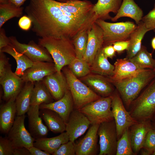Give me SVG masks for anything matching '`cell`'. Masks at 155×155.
Segmentation results:
<instances>
[{
    "instance_id": "cell-7",
    "label": "cell",
    "mask_w": 155,
    "mask_h": 155,
    "mask_svg": "<svg viewBox=\"0 0 155 155\" xmlns=\"http://www.w3.org/2000/svg\"><path fill=\"white\" fill-rule=\"evenodd\" d=\"M111 96L101 97L78 110L88 118L91 125H100L114 120Z\"/></svg>"
},
{
    "instance_id": "cell-17",
    "label": "cell",
    "mask_w": 155,
    "mask_h": 155,
    "mask_svg": "<svg viewBox=\"0 0 155 155\" xmlns=\"http://www.w3.org/2000/svg\"><path fill=\"white\" fill-rule=\"evenodd\" d=\"M152 128L151 120L137 121L129 128L133 151L138 154L143 147L149 131Z\"/></svg>"
},
{
    "instance_id": "cell-23",
    "label": "cell",
    "mask_w": 155,
    "mask_h": 155,
    "mask_svg": "<svg viewBox=\"0 0 155 155\" xmlns=\"http://www.w3.org/2000/svg\"><path fill=\"white\" fill-rule=\"evenodd\" d=\"M16 98H13L1 105L0 107V130L7 134L14 122L16 115Z\"/></svg>"
},
{
    "instance_id": "cell-10",
    "label": "cell",
    "mask_w": 155,
    "mask_h": 155,
    "mask_svg": "<svg viewBox=\"0 0 155 155\" xmlns=\"http://www.w3.org/2000/svg\"><path fill=\"white\" fill-rule=\"evenodd\" d=\"M12 45L18 52L24 54L34 62L37 61L53 62L48 50L42 45L31 40L27 44L20 43L15 36L9 37Z\"/></svg>"
},
{
    "instance_id": "cell-1",
    "label": "cell",
    "mask_w": 155,
    "mask_h": 155,
    "mask_svg": "<svg viewBox=\"0 0 155 155\" xmlns=\"http://www.w3.org/2000/svg\"><path fill=\"white\" fill-rule=\"evenodd\" d=\"M87 0L62 2L54 0H30L25 11L32 22V31L40 38L71 39L88 29L98 19Z\"/></svg>"
},
{
    "instance_id": "cell-49",
    "label": "cell",
    "mask_w": 155,
    "mask_h": 155,
    "mask_svg": "<svg viewBox=\"0 0 155 155\" xmlns=\"http://www.w3.org/2000/svg\"><path fill=\"white\" fill-rule=\"evenodd\" d=\"M26 0H9L8 2L17 7H20Z\"/></svg>"
},
{
    "instance_id": "cell-21",
    "label": "cell",
    "mask_w": 155,
    "mask_h": 155,
    "mask_svg": "<svg viewBox=\"0 0 155 155\" xmlns=\"http://www.w3.org/2000/svg\"><path fill=\"white\" fill-rule=\"evenodd\" d=\"M40 109L39 105H31L27 112L29 132L35 140L46 137L49 131L42 122Z\"/></svg>"
},
{
    "instance_id": "cell-19",
    "label": "cell",
    "mask_w": 155,
    "mask_h": 155,
    "mask_svg": "<svg viewBox=\"0 0 155 155\" xmlns=\"http://www.w3.org/2000/svg\"><path fill=\"white\" fill-rule=\"evenodd\" d=\"M114 65L113 74L111 76L106 77L111 83L131 77L144 69L139 68L127 57L117 59Z\"/></svg>"
},
{
    "instance_id": "cell-16",
    "label": "cell",
    "mask_w": 155,
    "mask_h": 155,
    "mask_svg": "<svg viewBox=\"0 0 155 155\" xmlns=\"http://www.w3.org/2000/svg\"><path fill=\"white\" fill-rule=\"evenodd\" d=\"M57 71L53 62L37 61L27 69L21 77L24 82L42 81L46 76Z\"/></svg>"
},
{
    "instance_id": "cell-33",
    "label": "cell",
    "mask_w": 155,
    "mask_h": 155,
    "mask_svg": "<svg viewBox=\"0 0 155 155\" xmlns=\"http://www.w3.org/2000/svg\"><path fill=\"white\" fill-rule=\"evenodd\" d=\"M129 59L140 69H153L154 68V60L152 57V54L149 52L144 46L142 45L136 54Z\"/></svg>"
},
{
    "instance_id": "cell-4",
    "label": "cell",
    "mask_w": 155,
    "mask_h": 155,
    "mask_svg": "<svg viewBox=\"0 0 155 155\" xmlns=\"http://www.w3.org/2000/svg\"><path fill=\"white\" fill-rule=\"evenodd\" d=\"M128 111L137 121L152 119L155 114V78L132 102Z\"/></svg>"
},
{
    "instance_id": "cell-15",
    "label": "cell",
    "mask_w": 155,
    "mask_h": 155,
    "mask_svg": "<svg viewBox=\"0 0 155 155\" xmlns=\"http://www.w3.org/2000/svg\"><path fill=\"white\" fill-rule=\"evenodd\" d=\"M80 80L101 97L111 96L115 90L107 77L99 74L90 73Z\"/></svg>"
},
{
    "instance_id": "cell-30",
    "label": "cell",
    "mask_w": 155,
    "mask_h": 155,
    "mask_svg": "<svg viewBox=\"0 0 155 155\" xmlns=\"http://www.w3.org/2000/svg\"><path fill=\"white\" fill-rule=\"evenodd\" d=\"M34 83L28 82L25 83L15 100L17 116L25 115L28 112L30 105L32 91Z\"/></svg>"
},
{
    "instance_id": "cell-18",
    "label": "cell",
    "mask_w": 155,
    "mask_h": 155,
    "mask_svg": "<svg viewBox=\"0 0 155 155\" xmlns=\"http://www.w3.org/2000/svg\"><path fill=\"white\" fill-rule=\"evenodd\" d=\"M24 82L21 77L13 72L11 69L0 77V84L3 91V99L6 102L16 98L22 89Z\"/></svg>"
},
{
    "instance_id": "cell-45",
    "label": "cell",
    "mask_w": 155,
    "mask_h": 155,
    "mask_svg": "<svg viewBox=\"0 0 155 155\" xmlns=\"http://www.w3.org/2000/svg\"><path fill=\"white\" fill-rule=\"evenodd\" d=\"M11 44L9 37L7 36L4 29L0 28V50Z\"/></svg>"
},
{
    "instance_id": "cell-48",
    "label": "cell",
    "mask_w": 155,
    "mask_h": 155,
    "mask_svg": "<svg viewBox=\"0 0 155 155\" xmlns=\"http://www.w3.org/2000/svg\"><path fill=\"white\" fill-rule=\"evenodd\" d=\"M13 155H31V154L26 148L23 147L15 148Z\"/></svg>"
},
{
    "instance_id": "cell-50",
    "label": "cell",
    "mask_w": 155,
    "mask_h": 155,
    "mask_svg": "<svg viewBox=\"0 0 155 155\" xmlns=\"http://www.w3.org/2000/svg\"><path fill=\"white\" fill-rule=\"evenodd\" d=\"M152 128L155 129V114L151 119Z\"/></svg>"
},
{
    "instance_id": "cell-8",
    "label": "cell",
    "mask_w": 155,
    "mask_h": 155,
    "mask_svg": "<svg viewBox=\"0 0 155 155\" xmlns=\"http://www.w3.org/2000/svg\"><path fill=\"white\" fill-rule=\"evenodd\" d=\"M97 134L99 138L98 155H116L118 136L114 120L100 124Z\"/></svg>"
},
{
    "instance_id": "cell-54",
    "label": "cell",
    "mask_w": 155,
    "mask_h": 155,
    "mask_svg": "<svg viewBox=\"0 0 155 155\" xmlns=\"http://www.w3.org/2000/svg\"><path fill=\"white\" fill-rule=\"evenodd\" d=\"M154 68L153 70L155 74V58L154 59Z\"/></svg>"
},
{
    "instance_id": "cell-25",
    "label": "cell",
    "mask_w": 155,
    "mask_h": 155,
    "mask_svg": "<svg viewBox=\"0 0 155 155\" xmlns=\"http://www.w3.org/2000/svg\"><path fill=\"white\" fill-rule=\"evenodd\" d=\"M69 141V135L65 131L55 137L35 140L33 146L53 154L61 145Z\"/></svg>"
},
{
    "instance_id": "cell-42",
    "label": "cell",
    "mask_w": 155,
    "mask_h": 155,
    "mask_svg": "<svg viewBox=\"0 0 155 155\" xmlns=\"http://www.w3.org/2000/svg\"><path fill=\"white\" fill-rule=\"evenodd\" d=\"M9 60V58L7 57L4 53L0 52V77L3 75L11 69Z\"/></svg>"
},
{
    "instance_id": "cell-27",
    "label": "cell",
    "mask_w": 155,
    "mask_h": 155,
    "mask_svg": "<svg viewBox=\"0 0 155 155\" xmlns=\"http://www.w3.org/2000/svg\"><path fill=\"white\" fill-rule=\"evenodd\" d=\"M122 1V0H98L94 4L93 10L98 19L111 20L112 17L109 13H117Z\"/></svg>"
},
{
    "instance_id": "cell-35",
    "label": "cell",
    "mask_w": 155,
    "mask_h": 155,
    "mask_svg": "<svg viewBox=\"0 0 155 155\" xmlns=\"http://www.w3.org/2000/svg\"><path fill=\"white\" fill-rule=\"evenodd\" d=\"M88 29L80 32L72 39L77 58L83 59L84 55L87 44Z\"/></svg>"
},
{
    "instance_id": "cell-47",
    "label": "cell",
    "mask_w": 155,
    "mask_h": 155,
    "mask_svg": "<svg viewBox=\"0 0 155 155\" xmlns=\"http://www.w3.org/2000/svg\"><path fill=\"white\" fill-rule=\"evenodd\" d=\"M31 155H50L48 152L34 146L27 148Z\"/></svg>"
},
{
    "instance_id": "cell-55",
    "label": "cell",
    "mask_w": 155,
    "mask_h": 155,
    "mask_svg": "<svg viewBox=\"0 0 155 155\" xmlns=\"http://www.w3.org/2000/svg\"><path fill=\"white\" fill-rule=\"evenodd\" d=\"M152 155H155V149L154 150V151H153Z\"/></svg>"
},
{
    "instance_id": "cell-29",
    "label": "cell",
    "mask_w": 155,
    "mask_h": 155,
    "mask_svg": "<svg viewBox=\"0 0 155 155\" xmlns=\"http://www.w3.org/2000/svg\"><path fill=\"white\" fill-rule=\"evenodd\" d=\"M91 73L106 77L111 76L114 69L102 50V47L99 51L90 65Z\"/></svg>"
},
{
    "instance_id": "cell-28",
    "label": "cell",
    "mask_w": 155,
    "mask_h": 155,
    "mask_svg": "<svg viewBox=\"0 0 155 155\" xmlns=\"http://www.w3.org/2000/svg\"><path fill=\"white\" fill-rule=\"evenodd\" d=\"M136 28L131 34L129 40V44L127 51L126 57L130 59L135 55L142 46V40L146 33L150 31L144 23L141 21Z\"/></svg>"
},
{
    "instance_id": "cell-6",
    "label": "cell",
    "mask_w": 155,
    "mask_h": 155,
    "mask_svg": "<svg viewBox=\"0 0 155 155\" xmlns=\"http://www.w3.org/2000/svg\"><path fill=\"white\" fill-rule=\"evenodd\" d=\"M95 22L103 32V46L112 44L116 42L129 40L131 34L137 26L133 22L129 21L110 23L98 19Z\"/></svg>"
},
{
    "instance_id": "cell-14",
    "label": "cell",
    "mask_w": 155,
    "mask_h": 155,
    "mask_svg": "<svg viewBox=\"0 0 155 155\" xmlns=\"http://www.w3.org/2000/svg\"><path fill=\"white\" fill-rule=\"evenodd\" d=\"M100 125H92L85 136L75 143L76 155H96L98 154V130Z\"/></svg>"
},
{
    "instance_id": "cell-51",
    "label": "cell",
    "mask_w": 155,
    "mask_h": 155,
    "mask_svg": "<svg viewBox=\"0 0 155 155\" xmlns=\"http://www.w3.org/2000/svg\"><path fill=\"white\" fill-rule=\"evenodd\" d=\"M151 46L153 49L155 50V37L152 40Z\"/></svg>"
},
{
    "instance_id": "cell-5",
    "label": "cell",
    "mask_w": 155,
    "mask_h": 155,
    "mask_svg": "<svg viewBox=\"0 0 155 155\" xmlns=\"http://www.w3.org/2000/svg\"><path fill=\"white\" fill-rule=\"evenodd\" d=\"M62 70L73 98L74 109L78 110L101 97L76 77L68 67H64Z\"/></svg>"
},
{
    "instance_id": "cell-32",
    "label": "cell",
    "mask_w": 155,
    "mask_h": 155,
    "mask_svg": "<svg viewBox=\"0 0 155 155\" xmlns=\"http://www.w3.org/2000/svg\"><path fill=\"white\" fill-rule=\"evenodd\" d=\"M52 96L42 81L34 83L30 100V105L49 104L53 102Z\"/></svg>"
},
{
    "instance_id": "cell-24",
    "label": "cell",
    "mask_w": 155,
    "mask_h": 155,
    "mask_svg": "<svg viewBox=\"0 0 155 155\" xmlns=\"http://www.w3.org/2000/svg\"><path fill=\"white\" fill-rule=\"evenodd\" d=\"M143 12L134 0H122L116 15L111 20L115 22L121 17H127L133 19L138 25L142 21Z\"/></svg>"
},
{
    "instance_id": "cell-37",
    "label": "cell",
    "mask_w": 155,
    "mask_h": 155,
    "mask_svg": "<svg viewBox=\"0 0 155 155\" xmlns=\"http://www.w3.org/2000/svg\"><path fill=\"white\" fill-rule=\"evenodd\" d=\"M116 155H135L132 148L129 128L118 140Z\"/></svg>"
},
{
    "instance_id": "cell-43",
    "label": "cell",
    "mask_w": 155,
    "mask_h": 155,
    "mask_svg": "<svg viewBox=\"0 0 155 155\" xmlns=\"http://www.w3.org/2000/svg\"><path fill=\"white\" fill-rule=\"evenodd\" d=\"M129 44V40L116 42L112 44L116 52L118 54L121 53L125 50H127Z\"/></svg>"
},
{
    "instance_id": "cell-31",
    "label": "cell",
    "mask_w": 155,
    "mask_h": 155,
    "mask_svg": "<svg viewBox=\"0 0 155 155\" xmlns=\"http://www.w3.org/2000/svg\"><path fill=\"white\" fill-rule=\"evenodd\" d=\"M0 52L7 53L15 60L17 67L15 73L21 77L24 72L31 67L34 62L24 54L17 51L11 44L0 50Z\"/></svg>"
},
{
    "instance_id": "cell-53",
    "label": "cell",
    "mask_w": 155,
    "mask_h": 155,
    "mask_svg": "<svg viewBox=\"0 0 155 155\" xmlns=\"http://www.w3.org/2000/svg\"><path fill=\"white\" fill-rule=\"evenodd\" d=\"M58 1L62 2H66L74 0H57Z\"/></svg>"
},
{
    "instance_id": "cell-38",
    "label": "cell",
    "mask_w": 155,
    "mask_h": 155,
    "mask_svg": "<svg viewBox=\"0 0 155 155\" xmlns=\"http://www.w3.org/2000/svg\"><path fill=\"white\" fill-rule=\"evenodd\" d=\"M53 155H76L75 142L69 141L62 144Z\"/></svg>"
},
{
    "instance_id": "cell-20",
    "label": "cell",
    "mask_w": 155,
    "mask_h": 155,
    "mask_svg": "<svg viewBox=\"0 0 155 155\" xmlns=\"http://www.w3.org/2000/svg\"><path fill=\"white\" fill-rule=\"evenodd\" d=\"M42 81L55 101L62 98L69 89L66 78L62 72L56 71L49 75Z\"/></svg>"
},
{
    "instance_id": "cell-46",
    "label": "cell",
    "mask_w": 155,
    "mask_h": 155,
    "mask_svg": "<svg viewBox=\"0 0 155 155\" xmlns=\"http://www.w3.org/2000/svg\"><path fill=\"white\" fill-rule=\"evenodd\" d=\"M102 50L104 54L107 58L112 59L115 56L116 52L112 44L103 46Z\"/></svg>"
},
{
    "instance_id": "cell-9",
    "label": "cell",
    "mask_w": 155,
    "mask_h": 155,
    "mask_svg": "<svg viewBox=\"0 0 155 155\" xmlns=\"http://www.w3.org/2000/svg\"><path fill=\"white\" fill-rule=\"evenodd\" d=\"M111 108L116 127L118 140L127 128L137 122L130 115L124 105L122 99L117 89L111 96Z\"/></svg>"
},
{
    "instance_id": "cell-22",
    "label": "cell",
    "mask_w": 155,
    "mask_h": 155,
    "mask_svg": "<svg viewBox=\"0 0 155 155\" xmlns=\"http://www.w3.org/2000/svg\"><path fill=\"white\" fill-rule=\"evenodd\" d=\"M39 107L40 109L47 108L56 112L66 124L70 114L74 109L73 101L70 90H68L60 99L49 104H42L39 105Z\"/></svg>"
},
{
    "instance_id": "cell-36",
    "label": "cell",
    "mask_w": 155,
    "mask_h": 155,
    "mask_svg": "<svg viewBox=\"0 0 155 155\" xmlns=\"http://www.w3.org/2000/svg\"><path fill=\"white\" fill-rule=\"evenodd\" d=\"M68 65L73 73L78 78L84 77L91 73L90 65L83 59L75 57Z\"/></svg>"
},
{
    "instance_id": "cell-11",
    "label": "cell",
    "mask_w": 155,
    "mask_h": 155,
    "mask_svg": "<svg viewBox=\"0 0 155 155\" xmlns=\"http://www.w3.org/2000/svg\"><path fill=\"white\" fill-rule=\"evenodd\" d=\"M25 115L17 116L13 124L7 133V137L15 148L33 146L35 139L26 129Z\"/></svg>"
},
{
    "instance_id": "cell-41",
    "label": "cell",
    "mask_w": 155,
    "mask_h": 155,
    "mask_svg": "<svg viewBox=\"0 0 155 155\" xmlns=\"http://www.w3.org/2000/svg\"><path fill=\"white\" fill-rule=\"evenodd\" d=\"M142 21L150 30H155V4L153 9L143 17Z\"/></svg>"
},
{
    "instance_id": "cell-34",
    "label": "cell",
    "mask_w": 155,
    "mask_h": 155,
    "mask_svg": "<svg viewBox=\"0 0 155 155\" xmlns=\"http://www.w3.org/2000/svg\"><path fill=\"white\" fill-rule=\"evenodd\" d=\"M23 10V7H17L10 3L0 4V28L10 19L22 16Z\"/></svg>"
},
{
    "instance_id": "cell-3",
    "label": "cell",
    "mask_w": 155,
    "mask_h": 155,
    "mask_svg": "<svg viewBox=\"0 0 155 155\" xmlns=\"http://www.w3.org/2000/svg\"><path fill=\"white\" fill-rule=\"evenodd\" d=\"M38 44L45 47L53 60L57 71L68 65L76 57L72 40L67 38L45 37L38 39Z\"/></svg>"
},
{
    "instance_id": "cell-26",
    "label": "cell",
    "mask_w": 155,
    "mask_h": 155,
    "mask_svg": "<svg viewBox=\"0 0 155 155\" xmlns=\"http://www.w3.org/2000/svg\"><path fill=\"white\" fill-rule=\"evenodd\" d=\"M40 114L48 129L54 133H61L65 131L66 123L56 112L44 108L40 109Z\"/></svg>"
},
{
    "instance_id": "cell-44",
    "label": "cell",
    "mask_w": 155,
    "mask_h": 155,
    "mask_svg": "<svg viewBox=\"0 0 155 155\" xmlns=\"http://www.w3.org/2000/svg\"><path fill=\"white\" fill-rule=\"evenodd\" d=\"M32 24V21L28 16H24L21 17L18 22L20 28L25 31L29 30Z\"/></svg>"
},
{
    "instance_id": "cell-12",
    "label": "cell",
    "mask_w": 155,
    "mask_h": 155,
    "mask_svg": "<svg viewBox=\"0 0 155 155\" xmlns=\"http://www.w3.org/2000/svg\"><path fill=\"white\" fill-rule=\"evenodd\" d=\"M90 122L82 113L74 109L70 114L66 124L65 131L68 134L69 141H75L82 135L88 128Z\"/></svg>"
},
{
    "instance_id": "cell-39",
    "label": "cell",
    "mask_w": 155,
    "mask_h": 155,
    "mask_svg": "<svg viewBox=\"0 0 155 155\" xmlns=\"http://www.w3.org/2000/svg\"><path fill=\"white\" fill-rule=\"evenodd\" d=\"M15 148L7 137H0V155H13Z\"/></svg>"
},
{
    "instance_id": "cell-2",
    "label": "cell",
    "mask_w": 155,
    "mask_h": 155,
    "mask_svg": "<svg viewBox=\"0 0 155 155\" xmlns=\"http://www.w3.org/2000/svg\"><path fill=\"white\" fill-rule=\"evenodd\" d=\"M155 78L153 69H144L131 77L111 83L115 87L128 111L132 102Z\"/></svg>"
},
{
    "instance_id": "cell-13",
    "label": "cell",
    "mask_w": 155,
    "mask_h": 155,
    "mask_svg": "<svg viewBox=\"0 0 155 155\" xmlns=\"http://www.w3.org/2000/svg\"><path fill=\"white\" fill-rule=\"evenodd\" d=\"M88 37L85 53L83 59L90 65L104 43L103 32L95 22L88 30Z\"/></svg>"
},
{
    "instance_id": "cell-40",
    "label": "cell",
    "mask_w": 155,
    "mask_h": 155,
    "mask_svg": "<svg viewBox=\"0 0 155 155\" xmlns=\"http://www.w3.org/2000/svg\"><path fill=\"white\" fill-rule=\"evenodd\" d=\"M142 148L148 151L152 155L155 149V129L152 128L148 132Z\"/></svg>"
},
{
    "instance_id": "cell-52",
    "label": "cell",
    "mask_w": 155,
    "mask_h": 155,
    "mask_svg": "<svg viewBox=\"0 0 155 155\" xmlns=\"http://www.w3.org/2000/svg\"><path fill=\"white\" fill-rule=\"evenodd\" d=\"M9 0H0V4H5L9 3Z\"/></svg>"
}]
</instances>
